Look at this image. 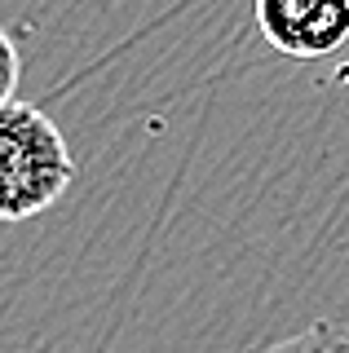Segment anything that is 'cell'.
I'll return each instance as SVG.
<instances>
[{"label":"cell","instance_id":"6da1fadb","mask_svg":"<svg viewBox=\"0 0 349 353\" xmlns=\"http://www.w3.org/2000/svg\"><path fill=\"white\" fill-rule=\"evenodd\" d=\"M75 181V154L62 128L31 102L0 106V221L49 212Z\"/></svg>","mask_w":349,"mask_h":353},{"label":"cell","instance_id":"7a4b0ae2","mask_svg":"<svg viewBox=\"0 0 349 353\" xmlns=\"http://www.w3.org/2000/svg\"><path fill=\"white\" fill-rule=\"evenodd\" d=\"M261 40L283 58L319 62L349 44V0H252Z\"/></svg>","mask_w":349,"mask_h":353},{"label":"cell","instance_id":"3957f363","mask_svg":"<svg viewBox=\"0 0 349 353\" xmlns=\"http://www.w3.org/2000/svg\"><path fill=\"white\" fill-rule=\"evenodd\" d=\"M261 353H349V327L345 323H310L297 336L279 340V345Z\"/></svg>","mask_w":349,"mask_h":353},{"label":"cell","instance_id":"277c9868","mask_svg":"<svg viewBox=\"0 0 349 353\" xmlns=\"http://www.w3.org/2000/svg\"><path fill=\"white\" fill-rule=\"evenodd\" d=\"M18 80H23V58H18V44L0 27V106L18 97Z\"/></svg>","mask_w":349,"mask_h":353}]
</instances>
